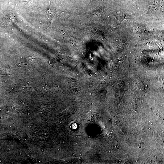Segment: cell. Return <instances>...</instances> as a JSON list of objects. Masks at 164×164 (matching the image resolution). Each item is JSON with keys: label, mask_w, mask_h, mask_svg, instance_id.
Segmentation results:
<instances>
[{"label": "cell", "mask_w": 164, "mask_h": 164, "mask_svg": "<svg viewBox=\"0 0 164 164\" xmlns=\"http://www.w3.org/2000/svg\"><path fill=\"white\" fill-rule=\"evenodd\" d=\"M63 11L57 10L53 4L50 3V6L47 11V15L50 21L54 17L58 12L61 13Z\"/></svg>", "instance_id": "obj_1"}, {"label": "cell", "mask_w": 164, "mask_h": 164, "mask_svg": "<svg viewBox=\"0 0 164 164\" xmlns=\"http://www.w3.org/2000/svg\"><path fill=\"white\" fill-rule=\"evenodd\" d=\"M10 73L9 71L7 70H5L3 69L2 68H0V73L4 74V75H8V74H10Z\"/></svg>", "instance_id": "obj_2"}]
</instances>
